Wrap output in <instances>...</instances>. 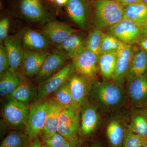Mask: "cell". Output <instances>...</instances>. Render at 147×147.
<instances>
[{
  "label": "cell",
  "mask_w": 147,
  "mask_h": 147,
  "mask_svg": "<svg viewBox=\"0 0 147 147\" xmlns=\"http://www.w3.org/2000/svg\"><path fill=\"white\" fill-rule=\"evenodd\" d=\"M90 147H102V145L99 142H94Z\"/></svg>",
  "instance_id": "43"
},
{
  "label": "cell",
  "mask_w": 147,
  "mask_h": 147,
  "mask_svg": "<svg viewBox=\"0 0 147 147\" xmlns=\"http://www.w3.org/2000/svg\"><path fill=\"white\" fill-rule=\"evenodd\" d=\"M31 139L25 133L13 130L6 136L0 147H27Z\"/></svg>",
  "instance_id": "30"
},
{
  "label": "cell",
  "mask_w": 147,
  "mask_h": 147,
  "mask_svg": "<svg viewBox=\"0 0 147 147\" xmlns=\"http://www.w3.org/2000/svg\"><path fill=\"white\" fill-rule=\"evenodd\" d=\"M139 46L141 47V49L146 50L147 51V37L143 36L140 41L138 42Z\"/></svg>",
  "instance_id": "41"
},
{
  "label": "cell",
  "mask_w": 147,
  "mask_h": 147,
  "mask_svg": "<svg viewBox=\"0 0 147 147\" xmlns=\"http://www.w3.org/2000/svg\"><path fill=\"white\" fill-rule=\"evenodd\" d=\"M93 81V80L74 71L67 81L71 96L79 107L88 97Z\"/></svg>",
  "instance_id": "14"
},
{
  "label": "cell",
  "mask_w": 147,
  "mask_h": 147,
  "mask_svg": "<svg viewBox=\"0 0 147 147\" xmlns=\"http://www.w3.org/2000/svg\"><path fill=\"white\" fill-rule=\"evenodd\" d=\"M123 43V42L113 36L108 34L103 33L100 43V54L109 52H117Z\"/></svg>",
  "instance_id": "32"
},
{
  "label": "cell",
  "mask_w": 147,
  "mask_h": 147,
  "mask_svg": "<svg viewBox=\"0 0 147 147\" xmlns=\"http://www.w3.org/2000/svg\"><path fill=\"white\" fill-rule=\"evenodd\" d=\"M9 60L7 53L3 43L0 45V74L8 70Z\"/></svg>",
  "instance_id": "35"
},
{
  "label": "cell",
  "mask_w": 147,
  "mask_h": 147,
  "mask_svg": "<svg viewBox=\"0 0 147 147\" xmlns=\"http://www.w3.org/2000/svg\"><path fill=\"white\" fill-rule=\"evenodd\" d=\"M126 125L118 118L112 119L106 127L107 139L111 147H123Z\"/></svg>",
  "instance_id": "21"
},
{
  "label": "cell",
  "mask_w": 147,
  "mask_h": 147,
  "mask_svg": "<svg viewBox=\"0 0 147 147\" xmlns=\"http://www.w3.org/2000/svg\"><path fill=\"white\" fill-rule=\"evenodd\" d=\"M9 60L8 70L20 72L24 59V50L21 33L20 34L9 36L3 42Z\"/></svg>",
  "instance_id": "12"
},
{
  "label": "cell",
  "mask_w": 147,
  "mask_h": 147,
  "mask_svg": "<svg viewBox=\"0 0 147 147\" xmlns=\"http://www.w3.org/2000/svg\"><path fill=\"white\" fill-rule=\"evenodd\" d=\"M117 52L118 57L112 80L124 85L128 77L135 54L133 45L123 42Z\"/></svg>",
  "instance_id": "10"
},
{
  "label": "cell",
  "mask_w": 147,
  "mask_h": 147,
  "mask_svg": "<svg viewBox=\"0 0 147 147\" xmlns=\"http://www.w3.org/2000/svg\"><path fill=\"white\" fill-rule=\"evenodd\" d=\"M126 128L147 139V108H133Z\"/></svg>",
  "instance_id": "22"
},
{
  "label": "cell",
  "mask_w": 147,
  "mask_h": 147,
  "mask_svg": "<svg viewBox=\"0 0 147 147\" xmlns=\"http://www.w3.org/2000/svg\"><path fill=\"white\" fill-rule=\"evenodd\" d=\"M50 53L47 51L25 50L21 70V74L28 79L36 76Z\"/></svg>",
  "instance_id": "16"
},
{
  "label": "cell",
  "mask_w": 147,
  "mask_h": 147,
  "mask_svg": "<svg viewBox=\"0 0 147 147\" xmlns=\"http://www.w3.org/2000/svg\"><path fill=\"white\" fill-rule=\"evenodd\" d=\"M147 70V51L141 49L134 54L126 86Z\"/></svg>",
  "instance_id": "28"
},
{
  "label": "cell",
  "mask_w": 147,
  "mask_h": 147,
  "mask_svg": "<svg viewBox=\"0 0 147 147\" xmlns=\"http://www.w3.org/2000/svg\"><path fill=\"white\" fill-rule=\"evenodd\" d=\"M28 105L14 100H7L3 108V118L11 128L18 130L25 128L29 114Z\"/></svg>",
  "instance_id": "4"
},
{
  "label": "cell",
  "mask_w": 147,
  "mask_h": 147,
  "mask_svg": "<svg viewBox=\"0 0 147 147\" xmlns=\"http://www.w3.org/2000/svg\"><path fill=\"white\" fill-rule=\"evenodd\" d=\"M103 33L99 29H95L90 33L85 40L86 49L92 51L99 56L100 55V46Z\"/></svg>",
  "instance_id": "31"
},
{
  "label": "cell",
  "mask_w": 147,
  "mask_h": 147,
  "mask_svg": "<svg viewBox=\"0 0 147 147\" xmlns=\"http://www.w3.org/2000/svg\"><path fill=\"white\" fill-rule=\"evenodd\" d=\"M74 71L72 62L66 64L60 70L45 81L38 84L37 93L35 101L46 98L53 94L66 82Z\"/></svg>",
  "instance_id": "7"
},
{
  "label": "cell",
  "mask_w": 147,
  "mask_h": 147,
  "mask_svg": "<svg viewBox=\"0 0 147 147\" xmlns=\"http://www.w3.org/2000/svg\"><path fill=\"white\" fill-rule=\"evenodd\" d=\"M88 98L99 111L106 113L120 110L128 100L124 85L112 80H94Z\"/></svg>",
  "instance_id": "1"
},
{
  "label": "cell",
  "mask_w": 147,
  "mask_h": 147,
  "mask_svg": "<svg viewBox=\"0 0 147 147\" xmlns=\"http://www.w3.org/2000/svg\"><path fill=\"white\" fill-rule=\"evenodd\" d=\"M124 17L139 26L147 25V5L144 3L123 6Z\"/></svg>",
  "instance_id": "27"
},
{
  "label": "cell",
  "mask_w": 147,
  "mask_h": 147,
  "mask_svg": "<svg viewBox=\"0 0 147 147\" xmlns=\"http://www.w3.org/2000/svg\"><path fill=\"white\" fill-rule=\"evenodd\" d=\"M37 93V88L28 78L24 77L20 85L8 96L7 100H17L28 105L33 100H35Z\"/></svg>",
  "instance_id": "23"
},
{
  "label": "cell",
  "mask_w": 147,
  "mask_h": 147,
  "mask_svg": "<svg viewBox=\"0 0 147 147\" xmlns=\"http://www.w3.org/2000/svg\"><path fill=\"white\" fill-rule=\"evenodd\" d=\"M68 59L65 55L58 50L50 53L35 76V82L39 84L50 78L60 70Z\"/></svg>",
  "instance_id": "15"
},
{
  "label": "cell",
  "mask_w": 147,
  "mask_h": 147,
  "mask_svg": "<svg viewBox=\"0 0 147 147\" xmlns=\"http://www.w3.org/2000/svg\"><path fill=\"white\" fill-rule=\"evenodd\" d=\"M80 110V133L87 137L93 134L100 125V111L88 98L81 104Z\"/></svg>",
  "instance_id": "9"
},
{
  "label": "cell",
  "mask_w": 147,
  "mask_h": 147,
  "mask_svg": "<svg viewBox=\"0 0 147 147\" xmlns=\"http://www.w3.org/2000/svg\"><path fill=\"white\" fill-rule=\"evenodd\" d=\"M44 144L48 147H60L68 141L59 132L42 138Z\"/></svg>",
  "instance_id": "34"
},
{
  "label": "cell",
  "mask_w": 147,
  "mask_h": 147,
  "mask_svg": "<svg viewBox=\"0 0 147 147\" xmlns=\"http://www.w3.org/2000/svg\"><path fill=\"white\" fill-rule=\"evenodd\" d=\"M80 129V108L63 109L61 114L58 132L68 141H71L78 139Z\"/></svg>",
  "instance_id": "8"
},
{
  "label": "cell",
  "mask_w": 147,
  "mask_h": 147,
  "mask_svg": "<svg viewBox=\"0 0 147 147\" xmlns=\"http://www.w3.org/2000/svg\"><path fill=\"white\" fill-rule=\"evenodd\" d=\"M85 49V40L82 35L77 32L57 45V50L65 55L69 59H72Z\"/></svg>",
  "instance_id": "20"
},
{
  "label": "cell",
  "mask_w": 147,
  "mask_h": 147,
  "mask_svg": "<svg viewBox=\"0 0 147 147\" xmlns=\"http://www.w3.org/2000/svg\"><path fill=\"white\" fill-rule=\"evenodd\" d=\"M60 147H79V143L78 139L71 141H67L65 144Z\"/></svg>",
  "instance_id": "40"
},
{
  "label": "cell",
  "mask_w": 147,
  "mask_h": 147,
  "mask_svg": "<svg viewBox=\"0 0 147 147\" xmlns=\"http://www.w3.org/2000/svg\"><path fill=\"white\" fill-rule=\"evenodd\" d=\"M142 147H147V139L145 142L144 144L143 145Z\"/></svg>",
  "instance_id": "45"
},
{
  "label": "cell",
  "mask_w": 147,
  "mask_h": 147,
  "mask_svg": "<svg viewBox=\"0 0 147 147\" xmlns=\"http://www.w3.org/2000/svg\"><path fill=\"white\" fill-rule=\"evenodd\" d=\"M69 17L77 26L86 30L88 26V15L83 0H68L65 6Z\"/></svg>",
  "instance_id": "19"
},
{
  "label": "cell",
  "mask_w": 147,
  "mask_h": 147,
  "mask_svg": "<svg viewBox=\"0 0 147 147\" xmlns=\"http://www.w3.org/2000/svg\"><path fill=\"white\" fill-rule=\"evenodd\" d=\"M98 58L94 53L85 49L72 59L74 71L92 80L96 79Z\"/></svg>",
  "instance_id": "11"
},
{
  "label": "cell",
  "mask_w": 147,
  "mask_h": 147,
  "mask_svg": "<svg viewBox=\"0 0 147 147\" xmlns=\"http://www.w3.org/2000/svg\"><path fill=\"white\" fill-rule=\"evenodd\" d=\"M143 36L147 37V25L143 28Z\"/></svg>",
  "instance_id": "44"
},
{
  "label": "cell",
  "mask_w": 147,
  "mask_h": 147,
  "mask_svg": "<svg viewBox=\"0 0 147 147\" xmlns=\"http://www.w3.org/2000/svg\"><path fill=\"white\" fill-rule=\"evenodd\" d=\"M68 0H56L57 4L59 7L66 5L68 2Z\"/></svg>",
  "instance_id": "42"
},
{
  "label": "cell",
  "mask_w": 147,
  "mask_h": 147,
  "mask_svg": "<svg viewBox=\"0 0 147 147\" xmlns=\"http://www.w3.org/2000/svg\"><path fill=\"white\" fill-rule=\"evenodd\" d=\"M124 17L123 6L116 0H98L95 4L96 29L109 28L121 21Z\"/></svg>",
  "instance_id": "2"
},
{
  "label": "cell",
  "mask_w": 147,
  "mask_h": 147,
  "mask_svg": "<svg viewBox=\"0 0 147 147\" xmlns=\"http://www.w3.org/2000/svg\"><path fill=\"white\" fill-rule=\"evenodd\" d=\"M117 52L100 54L98 60V70L104 80H112L115 69Z\"/></svg>",
  "instance_id": "25"
},
{
  "label": "cell",
  "mask_w": 147,
  "mask_h": 147,
  "mask_svg": "<svg viewBox=\"0 0 147 147\" xmlns=\"http://www.w3.org/2000/svg\"><path fill=\"white\" fill-rule=\"evenodd\" d=\"M21 38L24 50L32 51H46L50 42L42 32L27 29L21 32Z\"/></svg>",
  "instance_id": "18"
},
{
  "label": "cell",
  "mask_w": 147,
  "mask_h": 147,
  "mask_svg": "<svg viewBox=\"0 0 147 147\" xmlns=\"http://www.w3.org/2000/svg\"><path fill=\"white\" fill-rule=\"evenodd\" d=\"M0 75V95L1 97H6L12 93L24 78L21 72H13L8 69Z\"/></svg>",
  "instance_id": "24"
},
{
  "label": "cell",
  "mask_w": 147,
  "mask_h": 147,
  "mask_svg": "<svg viewBox=\"0 0 147 147\" xmlns=\"http://www.w3.org/2000/svg\"><path fill=\"white\" fill-rule=\"evenodd\" d=\"M41 147H48L47 146V145H45V144H42V146H41Z\"/></svg>",
  "instance_id": "46"
},
{
  "label": "cell",
  "mask_w": 147,
  "mask_h": 147,
  "mask_svg": "<svg viewBox=\"0 0 147 147\" xmlns=\"http://www.w3.org/2000/svg\"><path fill=\"white\" fill-rule=\"evenodd\" d=\"M9 19L7 18H4L1 19L0 21V42L1 44L9 36Z\"/></svg>",
  "instance_id": "36"
},
{
  "label": "cell",
  "mask_w": 147,
  "mask_h": 147,
  "mask_svg": "<svg viewBox=\"0 0 147 147\" xmlns=\"http://www.w3.org/2000/svg\"><path fill=\"white\" fill-rule=\"evenodd\" d=\"M128 100L133 108H147V70L127 85Z\"/></svg>",
  "instance_id": "13"
},
{
  "label": "cell",
  "mask_w": 147,
  "mask_h": 147,
  "mask_svg": "<svg viewBox=\"0 0 147 147\" xmlns=\"http://www.w3.org/2000/svg\"><path fill=\"white\" fill-rule=\"evenodd\" d=\"M46 7L53 12H57L59 7L57 4L56 0H42Z\"/></svg>",
  "instance_id": "37"
},
{
  "label": "cell",
  "mask_w": 147,
  "mask_h": 147,
  "mask_svg": "<svg viewBox=\"0 0 147 147\" xmlns=\"http://www.w3.org/2000/svg\"><path fill=\"white\" fill-rule=\"evenodd\" d=\"M50 104V99L35 101L30 105L24 132L32 138L41 133L45 126Z\"/></svg>",
  "instance_id": "3"
},
{
  "label": "cell",
  "mask_w": 147,
  "mask_h": 147,
  "mask_svg": "<svg viewBox=\"0 0 147 147\" xmlns=\"http://www.w3.org/2000/svg\"><path fill=\"white\" fill-rule=\"evenodd\" d=\"M41 142L38 136L32 138L27 147H41Z\"/></svg>",
  "instance_id": "38"
},
{
  "label": "cell",
  "mask_w": 147,
  "mask_h": 147,
  "mask_svg": "<svg viewBox=\"0 0 147 147\" xmlns=\"http://www.w3.org/2000/svg\"><path fill=\"white\" fill-rule=\"evenodd\" d=\"M76 32L68 25L54 20L45 24L41 32L46 37L50 43L57 45Z\"/></svg>",
  "instance_id": "17"
},
{
  "label": "cell",
  "mask_w": 147,
  "mask_h": 147,
  "mask_svg": "<svg viewBox=\"0 0 147 147\" xmlns=\"http://www.w3.org/2000/svg\"><path fill=\"white\" fill-rule=\"evenodd\" d=\"M147 139L134 133L126 127L123 147H142Z\"/></svg>",
  "instance_id": "33"
},
{
  "label": "cell",
  "mask_w": 147,
  "mask_h": 147,
  "mask_svg": "<svg viewBox=\"0 0 147 147\" xmlns=\"http://www.w3.org/2000/svg\"><path fill=\"white\" fill-rule=\"evenodd\" d=\"M53 94L52 100L63 109L80 108L71 96L66 82L54 92Z\"/></svg>",
  "instance_id": "29"
},
{
  "label": "cell",
  "mask_w": 147,
  "mask_h": 147,
  "mask_svg": "<svg viewBox=\"0 0 147 147\" xmlns=\"http://www.w3.org/2000/svg\"><path fill=\"white\" fill-rule=\"evenodd\" d=\"M108 34L125 44L138 43L143 36V28L130 20H123L108 28Z\"/></svg>",
  "instance_id": "6"
},
{
  "label": "cell",
  "mask_w": 147,
  "mask_h": 147,
  "mask_svg": "<svg viewBox=\"0 0 147 147\" xmlns=\"http://www.w3.org/2000/svg\"><path fill=\"white\" fill-rule=\"evenodd\" d=\"M18 9L21 16L30 22L46 24L54 20L42 0H19Z\"/></svg>",
  "instance_id": "5"
},
{
  "label": "cell",
  "mask_w": 147,
  "mask_h": 147,
  "mask_svg": "<svg viewBox=\"0 0 147 147\" xmlns=\"http://www.w3.org/2000/svg\"><path fill=\"white\" fill-rule=\"evenodd\" d=\"M143 1L144 3L147 5V0H143Z\"/></svg>",
  "instance_id": "47"
},
{
  "label": "cell",
  "mask_w": 147,
  "mask_h": 147,
  "mask_svg": "<svg viewBox=\"0 0 147 147\" xmlns=\"http://www.w3.org/2000/svg\"><path fill=\"white\" fill-rule=\"evenodd\" d=\"M123 6L144 3L143 0H116Z\"/></svg>",
  "instance_id": "39"
},
{
  "label": "cell",
  "mask_w": 147,
  "mask_h": 147,
  "mask_svg": "<svg viewBox=\"0 0 147 147\" xmlns=\"http://www.w3.org/2000/svg\"><path fill=\"white\" fill-rule=\"evenodd\" d=\"M63 108L50 99L49 112L45 126L41 132L42 138L52 135L58 132L60 118Z\"/></svg>",
  "instance_id": "26"
}]
</instances>
